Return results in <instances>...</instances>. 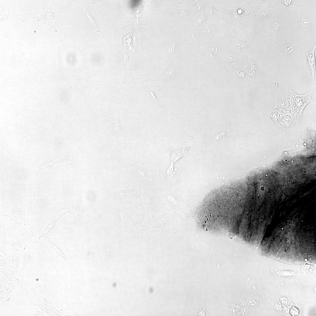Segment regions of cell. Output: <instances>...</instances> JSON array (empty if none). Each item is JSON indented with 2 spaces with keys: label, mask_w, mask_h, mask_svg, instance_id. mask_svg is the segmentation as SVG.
<instances>
[{
  "label": "cell",
  "mask_w": 316,
  "mask_h": 316,
  "mask_svg": "<svg viewBox=\"0 0 316 316\" xmlns=\"http://www.w3.org/2000/svg\"><path fill=\"white\" fill-rule=\"evenodd\" d=\"M43 238L47 241L55 252L59 254L64 260H66V257L64 254L63 251L58 246L54 243L53 241H52L50 240L47 236H45L43 237Z\"/></svg>",
  "instance_id": "obj_15"
},
{
  "label": "cell",
  "mask_w": 316,
  "mask_h": 316,
  "mask_svg": "<svg viewBox=\"0 0 316 316\" xmlns=\"http://www.w3.org/2000/svg\"><path fill=\"white\" fill-rule=\"evenodd\" d=\"M315 47V46L311 50L306 53L307 59V62L306 66L310 71L312 76V82L315 85V79L316 76V71L314 51Z\"/></svg>",
  "instance_id": "obj_10"
},
{
  "label": "cell",
  "mask_w": 316,
  "mask_h": 316,
  "mask_svg": "<svg viewBox=\"0 0 316 316\" xmlns=\"http://www.w3.org/2000/svg\"><path fill=\"white\" fill-rule=\"evenodd\" d=\"M190 147L174 150L169 154L170 160V164L168 168L167 174L171 177L174 178L176 175V171L174 170V166L175 163L182 157H187L190 153L188 152Z\"/></svg>",
  "instance_id": "obj_2"
},
{
  "label": "cell",
  "mask_w": 316,
  "mask_h": 316,
  "mask_svg": "<svg viewBox=\"0 0 316 316\" xmlns=\"http://www.w3.org/2000/svg\"><path fill=\"white\" fill-rule=\"evenodd\" d=\"M312 18L306 15L304 13L298 15L294 20V26H297L300 28L303 31V36L305 32L310 29L311 27L312 21Z\"/></svg>",
  "instance_id": "obj_7"
},
{
  "label": "cell",
  "mask_w": 316,
  "mask_h": 316,
  "mask_svg": "<svg viewBox=\"0 0 316 316\" xmlns=\"http://www.w3.org/2000/svg\"><path fill=\"white\" fill-rule=\"evenodd\" d=\"M65 214L64 212H63L61 214L58 215V217L56 219L49 223L44 229L42 233L40 236V238L45 236H47L50 232L53 229L59 220Z\"/></svg>",
  "instance_id": "obj_13"
},
{
  "label": "cell",
  "mask_w": 316,
  "mask_h": 316,
  "mask_svg": "<svg viewBox=\"0 0 316 316\" xmlns=\"http://www.w3.org/2000/svg\"><path fill=\"white\" fill-rule=\"evenodd\" d=\"M6 215L9 219L17 224L29 222L25 212V205L24 204L20 207L11 208Z\"/></svg>",
  "instance_id": "obj_4"
},
{
  "label": "cell",
  "mask_w": 316,
  "mask_h": 316,
  "mask_svg": "<svg viewBox=\"0 0 316 316\" xmlns=\"http://www.w3.org/2000/svg\"><path fill=\"white\" fill-rule=\"evenodd\" d=\"M52 5L46 6L42 13L37 17L39 23L43 24L45 27L52 25V21L55 16L51 11Z\"/></svg>",
  "instance_id": "obj_8"
},
{
  "label": "cell",
  "mask_w": 316,
  "mask_h": 316,
  "mask_svg": "<svg viewBox=\"0 0 316 316\" xmlns=\"http://www.w3.org/2000/svg\"><path fill=\"white\" fill-rule=\"evenodd\" d=\"M177 72L174 67L170 66L160 75V77L166 82H168L174 79L177 75Z\"/></svg>",
  "instance_id": "obj_12"
},
{
  "label": "cell",
  "mask_w": 316,
  "mask_h": 316,
  "mask_svg": "<svg viewBox=\"0 0 316 316\" xmlns=\"http://www.w3.org/2000/svg\"><path fill=\"white\" fill-rule=\"evenodd\" d=\"M71 207L70 210L65 212L66 214H71L73 216V222L76 224L83 225L85 223L83 218L85 214L89 209V205L85 200L75 199L71 202Z\"/></svg>",
  "instance_id": "obj_1"
},
{
  "label": "cell",
  "mask_w": 316,
  "mask_h": 316,
  "mask_svg": "<svg viewBox=\"0 0 316 316\" xmlns=\"http://www.w3.org/2000/svg\"><path fill=\"white\" fill-rule=\"evenodd\" d=\"M146 99L145 104L153 110L158 107H161L162 101L156 97L151 90H148L145 94Z\"/></svg>",
  "instance_id": "obj_9"
},
{
  "label": "cell",
  "mask_w": 316,
  "mask_h": 316,
  "mask_svg": "<svg viewBox=\"0 0 316 316\" xmlns=\"http://www.w3.org/2000/svg\"><path fill=\"white\" fill-rule=\"evenodd\" d=\"M271 24V28L272 29L271 30L273 31L274 32H275L276 31L277 32L280 30V29H282V25L277 21L273 22Z\"/></svg>",
  "instance_id": "obj_16"
},
{
  "label": "cell",
  "mask_w": 316,
  "mask_h": 316,
  "mask_svg": "<svg viewBox=\"0 0 316 316\" xmlns=\"http://www.w3.org/2000/svg\"><path fill=\"white\" fill-rule=\"evenodd\" d=\"M24 224L25 227L22 230L19 231V233L27 247L30 248L38 243L40 238V236L31 231L28 224Z\"/></svg>",
  "instance_id": "obj_5"
},
{
  "label": "cell",
  "mask_w": 316,
  "mask_h": 316,
  "mask_svg": "<svg viewBox=\"0 0 316 316\" xmlns=\"http://www.w3.org/2000/svg\"><path fill=\"white\" fill-rule=\"evenodd\" d=\"M48 159H50L49 161L42 162H43V164L40 165L42 166L46 163L49 162L51 163V164L49 166L37 171L34 174H39L40 170L47 168H49V169L51 168L54 166L58 164L72 162L75 160V157L71 155L70 152L66 150H64L62 152L56 154Z\"/></svg>",
  "instance_id": "obj_3"
},
{
  "label": "cell",
  "mask_w": 316,
  "mask_h": 316,
  "mask_svg": "<svg viewBox=\"0 0 316 316\" xmlns=\"http://www.w3.org/2000/svg\"><path fill=\"white\" fill-rule=\"evenodd\" d=\"M297 45L289 44L284 46L280 52V56L285 57H291L297 53Z\"/></svg>",
  "instance_id": "obj_11"
},
{
  "label": "cell",
  "mask_w": 316,
  "mask_h": 316,
  "mask_svg": "<svg viewBox=\"0 0 316 316\" xmlns=\"http://www.w3.org/2000/svg\"><path fill=\"white\" fill-rule=\"evenodd\" d=\"M109 133L115 138L117 143L122 133L118 112H116L111 118L109 125Z\"/></svg>",
  "instance_id": "obj_6"
},
{
  "label": "cell",
  "mask_w": 316,
  "mask_h": 316,
  "mask_svg": "<svg viewBox=\"0 0 316 316\" xmlns=\"http://www.w3.org/2000/svg\"><path fill=\"white\" fill-rule=\"evenodd\" d=\"M233 125V124L230 123L222 129L220 133L215 135L214 138V142H215L225 136L226 135H227L231 129Z\"/></svg>",
  "instance_id": "obj_14"
}]
</instances>
